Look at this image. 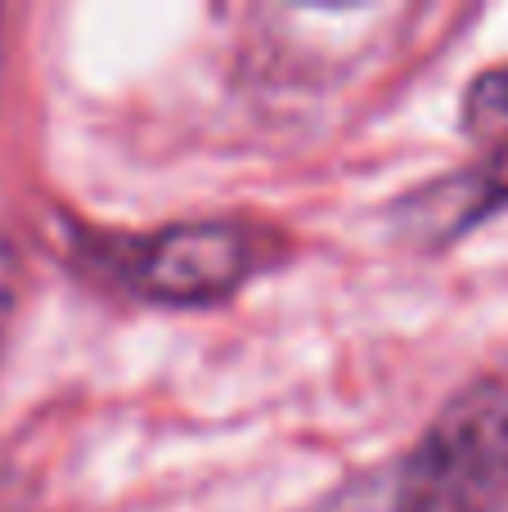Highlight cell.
I'll return each mask as SVG.
<instances>
[{"label":"cell","instance_id":"cell-4","mask_svg":"<svg viewBox=\"0 0 508 512\" xmlns=\"http://www.w3.org/2000/svg\"><path fill=\"white\" fill-rule=\"evenodd\" d=\"M464 131L508 149V68H486L464 95Z\"/></svg>","mask_w":508,"mask_h":512},{"label":"cell","instance_id":"cell-6","mask_svg":"<svg viewBox=\"0 0 508 512\" xmlns=\"http://www.w3.org/2000/svg\"><path fill=\"white\" fill-rule=\"evenodd\" d=\"M14 297H18V252L9 243V234L0 230V337H5V324L14 315Z\"/></svg>","mask_w":508,"mask_h":512},{"label":"cell","instance_id":"cell-2","mask_svg":"<svg viewBox=\"0 0 508 512\" xmlns=\"http://www.w3.org/2000/svg\"><path fill=\"white\" fill-rule=\"evenodd\" d=\"M257 265L252 234L234 221H189L153 234L135 256V288L167 306H207L239 288Z\"/></svg>","mask_w":508,"mask_h":512},{"label":"cell","instance_id":"cell-1","mask_svg":"<svg viewBox=\"0 0 508 512\" xmlns=\"http://www.w3.org/2000/svg\"><path fill=\"white\" fill-rule=\"evenodd\" d=\"M392 468L401 512H495L508 499V382L459 391Z\"/></svg>","mask_w":508,"mask_h":512},{"label":"cell","instance_id":"cell-3","mask_svg":"<svg viewBox=\"0 0 508 512\" xmlns=\"http://www.w3.org/2000/svg\"><path fill=\"white\" fill-rule=\"evenodd\" d=\"M504 203H508V149L495 153L486 167L450 176L446 185H432L419 198V207H410V225H419L423 243H446Z\"/></svg>","mask_w":508,"mask_h":512},{"label":"cell","instance_id":"cell-5","mask_svg":"<svg viewBox=\"0 0 508 512\" xmlns=\"http://www.w3.org/2000/svg\"><path fill=\"white\" fill-rule=\"evenodd\" d=\"M306 512H401V495H396V468H374L351 477L347 486H338L333 495H324L320 504Z\"/></svg>","mask_w":508,"mask_h":512}]
</instances>
